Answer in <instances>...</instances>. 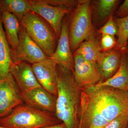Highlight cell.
Segmentation results:
<instances>
[{"label":"cell","mask_w":128,"mask_h":128,"mask_svg":"<svg viewBox=\"0 0 128 128\" xmlns=\"http://www.w3.org/2000/svg\"><path fill=\"white\" fill-rule=\"evenodd\" d=\"M128 114V92L108 86L81 89L79 126L103 128L122 114Z\"/></svg>","instance_id":"obj_1"},{"label":"cell","mask_w":128,"mask_h":128,"mask_svg":"<svg viewBox=\"0 0 128 128\" xmlns=\"http://www.w3.org/2000/svg\"><path fill=\"white\" fill-rule=\"evenodd\" d=\"M57 73L56 117L66 128H78L81 89L71 70L57 65Z\"/></svg>","instance_id":"obj_2"},{"label":"cell","mask_w":128,"mask_h":128,"mask_svg":"<svg viewBox=\"0 0 128 128\" xmlns=\"http://www.w3.org/2000/svg\"><path fill=\"white\" fill-rule=\"evenodd\" d=\"M60 121L50 112L20 105L0 118V125L7 128H43L58 124Z\"/></svg>","instance_id":"obj_3"},{"label":"cell","mask_w":128,"mask_h":128,"mask_svg":"<svg viewBox=\"0 0 128 128\" xmlns=\"http://www.w3.org/2000/svg\"><path fill=\"white\" fill-rule=\"evenodd\" d=\"M69 37L73 54L83 42L96 38L92 18L91 0H78L69 19Z\"/></svg>","instance_id":"obj_4"},{"label":"cell","mask_w":128,"mask_h":128,"mask_svg":"<svg viewBox=\"0 0 128 128\" xmlns=\"http://www.w3.org/2000/svg\"><path fill=\"white\" fill-rule=\"evenodd\" d=\"M21 23L46 56L52 57L56 49L58 38L50 25L39 15L31 11L22 18Z\"/></svg>","instance_id":"obj_5"},{"label":"cell","mask_w":128,"mask_h":128,"mask_svg":"<svg viewBox=\"0 0 128 128\" xmlns=\"http://www.w3.org/2000/svg\"><path fill=\"white\" fill-rule=\"evenodd\" d=\"M10 57L12 63L25 62L33 64L48 57L46 56L41 48L31 39L21 25L18 47L16 50L11 49Z\"/></svg>","instance_id":"obj_6"},{"label":"cell","mask_w":128,"mask_h":128,"mask_svg":"<svg viewBox=\"0 0 128 128\" xmlns=\"http://www.w3.org/2000/svg\"><path fill=\"white\" fill-rule=\"evenodd\" d=\"M23 102L18 86L9 73L0 80V118L6 116Z\"/></svg>","instance_id":"obj_7"},{"label":"cell","mask_w":128,"mask_h":128,"mask_svg":"<svg viewBox=\"0 0 128 128\" xmlns=\"http://www.w3.org/2000/svg\"><path fill=\"white\" fill-rule=\"evenodd\" d=\"M29 1L30 11L44 19L52 28L59 38L63 19L73 10L54 6L46 3L44 0H29Z\"/></svg>","instance_id":"obj_8"},{"label":"cell","mask_w":128,"mask_h":128,"mask_svg":"<svg viewBox=\"0 0 128 128\" xmlns=\"http://www.w3.org/2000/svg\"><path fill=\"white\" fill-rule=\"evenodd\" d=\"M73 76L81 89L92 86L100 82L102 76L96 63L90 62L79 55L73 54Z\"/></svg>","instance_id":"obj_9"},{"label":"cell","mask_w":128,"mask_h":128,"mask_svg":"<svg viewBox=\"0 0 128 128\" xmlns=\"http://www.w3.org/2000/svg\"><path fill=\"white\" fill-rule=\"evenodd\" d=\"M57 64L50 57L32 65V70L42 87L53 95H57Z\"/></svg>","instance_id":"obj_10"},{"label":"cell","mask_w":128,"mask_h":128,"mask_svg":"<svg viewBox=\"0 0 128 128\" xmlns=\"http://www.w3.org/2000/svg\"><path fill=\"white\" fill-rule=\"evenodd\" d=\"M51 59L60 66L71 70H74V58L70 46L69 37V19L65 16L62 22L61 32L57 48Z\"/></svg>","instance_id":"obj_11"},{"label":"cell","mask_w":128,"mask_h":128,"mask_svg":"<svg viewBox=\"0 0 128 128\" xmlns=\"http://www.w3.org/2000/svg\"><path fill=\"white\" fill-rule=\"evenodd\" d=\"M21 93L41 86L34 75L32 65L25 62L12 63L10 70Z\"/></svg>","instance_id":"obj_12"},{"label":"cell","mask_w":128,"mask_h":128,"mask_svg":"<svg viewBox=\"0 0 128 128\" xmlns=\"http://www.w3.org/2000/svg\"><path fill=\"white\" fill-rule=\"evenodd\" d=\"M24 102L35 108L55 113L56 100L53 95L40 86L21 93Z\"/></svg>","instance_id":"obj_13"},{"label":"cell","mask_w":128,"mask_h":128,"mask_svg":"<svg viewBox=\"0 0 128 128\" xmlns=\"http://www.w3.org/2000/svg\"><path fill=\"white\" fill-rule=\"evenodd\" d=\"M102 86H108L128 92V50L122 52L119 68L112 76L85 88L93 90Z\"/></svg>","instance_id":"obj_14"},{"label":"cell","mask_w":128,"mask_h":128,"mask_svg":"<svg viewBox=\"0 0 128 128\" xmlns=\"http://www.w3.org/2000/svg\"><path fill=\"white\" fill-rule=\"evenodd\" d=\"M120 2L118 0L91 1L92 18L94 27L100 28L112 16Z\"/></svg>","instance_id":"obj_15"},{"label":"cell","mask_w":128,"mask_h":128,"mask_svg":"<svg viewBox=\"0 0 128 128\" xmlns=\"http://www.w3.org/2000/svg\"><path fill=\"white\" fill-rule=\"evenodd\" d=\"M122 53L115 48L101 52L96 63L104 81L109 79L118 71Z\"/></svg>","instance_id":"obj_16"},{"label":"cell","mask_w":128,"mask_h":128,"mask_svg":"<svg viewBox=\"0 0 128 128\" xmlns=\"http://www.w3.org/2000/svg\"><path fill=\"white\" fill-rule=\"evenodd\" d=\"M1 14L8 42L11 49L16 50L18 44L20 21L16 16L10 12H3Z\"/></svg>","instance_id":"obj_17"},{"label":"cell","mask_w":128,"mask_h":128,"mask_svg":"<svg viewBox=\"0 0 128 128\" xmlns=\"http://www.w3.org/2000/svg\"><path fill=\"white\" fill-rule=\"evenodd\" d=\"M11 49L8 42L3 28L0 12V80L6 78L10 73L12 62L10 57Z\"/></svg>","instance_id":"obj_18"},{"label":"cell","mask_w":128,"mask_h":128,"mask_svg":"<svg viewBox=\"0 0 128 128\" xmlns=\"http://www.w3.org/2000/svg\"><path fill=\"white\" fill-rule=\"evenodd\" d=\"M102 51L100 41L96 38L83 42L73 54L80 56L90 62L96 63Z\"/></svg>","instance_id":"obj_19"},{"label":"cell","mask_w":128,"mask_h":128,"mask_svg":"<svg viewBox=\"0 0 128 128\" xmlns=\"http://www.w3.org/2000/svg\"><path fill=\"white\" fill-rule=\"evenodd\" d=\"M29 0H0V12H10L22 21L30 11Z\"/></svg>","instance_id":"obj_20"},{"label":"cell","mask_w":128,"mask_h":128,"mask_svg":"<svg viewBox=\"0 0 128 128\" xmlns=\"http://www.w3.org/2000/svg\"><path fill=\"white\" fill-rule=\"evenodd\" d=\"M114 22L118 29V35L115 48L121 52L128 51V16L122 18L114 17Z\"/></svg>","instance_id":"obj_21"},{"label":"cell","mask_w":128,"mask_h":128,"mask_svg":"<svg viewBox=\"0 0 128 128\" xmlns=\"http://www.w3.org/2000/svg\"><path fill=\"white\" fill-rule=\"evenodd\" d=\"M97 32L99 34L118 36V28L114 22L113 16H111L104 25L98 28Z\"/></svg>","instance_id":"obj_22"},{"label":"cell","mask_w":128,"mask_h":128,"mask_svg":"<svg viewBox=\"0 0 128 128\" xmlns=\"http://www.w3.org/2000/svg\"><path fill=\"white\" fill-rule=\"evenodd\" d=\"M117 40L115 36L109 34H102L100 44L102 51L112 50L116 47Z\"/></svg>","instance_id":"obj_23"},{"label":"cell","mask_w":128,"mask_h":128,"mask_svg":"<svg viewBox=\"0 0 128 128\" xmlns=\"http://www.w3.org/2000/svg\"><path fill=\"white\" fill-rule=\"evenodd\" d=\"M44 1L54 6L73 10L78 4L76 0H44Z\"/></svg>","instance_id":"obj_24"},{"label":"cell","mask_w":128,"mask_h":128,"mask_svg":"<svg viewBox=\"0 0 128 128\" xmlns=\"http://www.w3.org/2000/svg\"><path fill=\"white\" fill-rule=\"evenodd\" d=\"M128 114H122L110 121L103 128H128Z\"/></svg>","instance_id":"obj_25"},{"label":"cell","mask_w":128,"mask_h":128,"mask_svg":"<svg viewBox=\"0 0 128 128\" xmlns=\"http://www.w3.org/2000/svg\"><path fill=\"white\" fill-rule=\"evenodd\" d=\"M128 16V0H125L116 11L114 17L122 18Z\"/></svg>","instance_id":"obj_26"},{"label":"cell","mask_w":128,"mask_h":128,"mask_svg":"<svg viewBox=\"0 0 128 128\" xmlns=\"http://www.w3.org/2000/svg\"><path fill=\"white\" fill-rule=\"evenodd\" d=\"M43 128H66L65 124L62 123V124H60L56 125H53V126H48Z\"/></svg>","instance_id":"obj_27"},{"label":"cell","mask_w":128,"mask_h":128,"mask_svg":"<svg viewBox=\"0 0 128 128\" xmlns=\"http://www.w3.org/2000/svg\"><path fill=\"white\" fill-rule=\"evenodd\" d=\"M127 49H128V42H127Z\"/></svg>","instance_id":"obj_28"},{"label":"cell","mask_w":128,"mask_h":128,"mask_svg":"<svg viewBox=\"0 0 128 128\" xmlns=\"http://www.w3.org/2000/svg\"><path fill=\"white\" fill-rule=\"evenodd\" d=\"M0 128H4V127H2V126H1L0 125Z\"/></svg>","instance_id":"obj_29"},{"label":"cell","mask_w":128,"mask_h":128,"mask_svg":"<svg viewBox=\"0 0 128 128\" xmlns=\"http://www.w3.org/2000/svg\"><path fill=\"white\" fill-rule=\"evenodd\" d=\"M78 128H80V126H78Z\"/></svg>","instance_id":"obj_30"},{"label":"cell","mask_w":128,"mask_h":128,"mask_svg":"<svg viewBox=\"0 0 128 128\" xmlns=\"http://www.w3.org/2000/svg\"></svg>","instance_id":"obj_31"},{"label":"cell","mask_w":128,"mask_h":128,"mask_svg":"<svg viewBox=\"0 0 128 128\" xmlns=\"http://www.w3.org/2000/svg\"></svg>","instance_id":"obj_32"},{"label":"cell","mask_w":128,"mask_h":128,"mask_svg":"<svg viewBox=\"0 0 128 128\" xmlns=\"http://www.w3.org/2000/svg\"></svg>","instance_id":"obj_33"}]
</instances>
